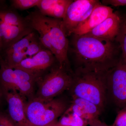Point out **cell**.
<instances>
[{"label": "cell", "mask_w": 126, "mask_h": 126, "mask_svg": "<svg viewBox=\"0 0 126 126\" xmlns=\"http://www.w3.org/2000/svg\"><path fill=\"white\" fill-rule=\"evenodd\" d=\"M68 52L73 55L75 71L106 73L119 62V45L87 34H73Z\"/></svg>", "instance_id": "1"}, {"label": "cell", "mask_w": 126, "mask_h": 126, "mask_svg": "<svg viewBox=\"0 0 126 126\" xmlns=\"http://www.w3.org/2000/svg\"><path fill=\"white\" fill-rule=\"evenodd\" d=\"M107 73L75 71L69 89L72 97L87 100L97 106L103 111L108 97Z\"/></svg>", "instance_id": "2"}, {"label": "cell", "mask_w": 126, "mask_h": 126, "mask_svg": "<svg viewBox=\"0 0 126 126\" xmlns=\"http://www.w3.org/2000/svg\"><path fill=\"white\" fill-rule=\"evenodd\" d=\"M68 108L61 98L44 101L33 97L25 102V110L31 126H45L57 120Z\"/></svg>", "instance_id": "3"}, {"label": "cell", "mask_w": 126, "mask_h": 126, "mask_svg": "<svg viewBox=\"0 0 126 126\" xmlns=\"http://www.w3.org/2000/svg\"><path fill=\"white\" fill-rule=\"evenodd\" d=\"M38 79L25 70L10 67L0 58V87L4 94L16 91L24 98L32 99L34 96L35 85Z\"/></svg>", "instance_id": "4"}, {"label": "cell", "mask_w": 126, "mask_h": 126, "mask_svg": "<svg viewBox=\"0 0 126 126\" xmlns=\"http://www.w3.org/2000/svg\"><path fill=\"white\" fill-rule=\"evenodd\" d=\"M73 73L71 70L59 65L52 67L47 73L37 80L38 90L34 97L47 101L69 90L73 82Z\"/></svg>", "instance_id": "5"}, {"label": "cell", "mask_w": 126, "mask_h": 126, "mask_svg": "<svg viewBox=\"0 0 126 126\" xmlns=\"http://www.w3.org/2000/svg\"><path fill=\"white\" fill-rule=\"evenodd\" d=\"M49 31L52 53L59 65L71 70L68 58L69 42L61 19L46 16Z\"/></svg>", "instance_id": "6"}, {"label": "cell", "mask_w": 126, "mask_h": 126, "mask_svg": "<svg viewBox=\"0 0 126 126\" xmlns=\"http://www.w3.org/2000/svg\"><path fill=\"white\" fill-rule=\"evenodd\" d=\"M108 97L121 109L126 106V63L122 57L107 73Z\"/></svg>", "instance_id": "7"}, {"label": "cell", "mask_w": 126, "mask_h": 126, "mask_svg": "<svg viewBox=\"0 0 126 126\" xmlns=\"http://www.w3.org/2000/svg\"><path fill=\"white\" fill-rule=\"evenodd\" d=\"M99 2L96 0H75L68 7L62 22L67 36H71L75 30L90 15Z\"/></svg>", "instance_id": "8"}, {"label": "cell", "mask_w": 126, "mask_h": 126, "mask_svg": "<svg viewBox=\"0 0 126 126\" xmlns=\"http://www.w3.org/2000/svg\"><path fill=\"white\" fill-rule=\"evenodd\" d=\"M55 60L53 53L45 48L33 56L25 59L15 68L25 70L38 79L52 67Z\"/></svg>", "instance_id": "9"}, {"label": "cell", "mask_w": 126, "mask_h": 126, "mask_svg": "<svg viewBox=\"0 0 126 126\" xmlns=\"http://www.w3.org/2000/svg\"><path fill=\"white\" fill-rule=\"evenodd\" d=\"M4 94L7 105L6 112L16 126H31L25 112L24 98L16 91H9Z\"/></svg>", "instance_id": "10"}, {"label": "cell", "mask_w": 126, "mask_h": 126, "mask_svg": "<svg viewBox=\"0 0 126 126\" xmlns=\"http://www.w3.org/2000/svg\"><path fill=\"white\" fill-rule=\"evenodd\" d=\"M36 36L33 31L12 44L5 50L4 58H1L9 67L15 68L27 58L26 52L27 47Z\"/></svg>", "instance_id": "11"}, {"label": "cell", "mask_w": 126, "mask_h": 126, "mask_svg": "<svg viewBox=\"0 0 126 126\" xmlns=\"http://www.w3.org/2000/svg\"><path fill=\"white\" fill-rule=\"evenodd\" d=\"M113 13L112 8L103 5L99 1L95 6L90 15L84 22L77 27L73 34L82 35L88 33Z\"/></svg>", "instance_id": "12"}, {"label": "cell", "mask_w": 126, "mask_h": 126, "mask_svg": "<svg viewBox=\"0 0 126 126\" xmlns=\"http://www.w3.org/2000/svg\"><path fill=\"white\" fill-rule=\"evenodd\" d=\"M121 22V16L118 13L113 12L103 22L86 34L114 41L119 32Z\"/></svg>", "instance_id": "13"}, {"label": "cell", "mask_w": 126, "mask_h": 126, "mask_svg": "<svg viewBox=\"0 0 126 126\" xmlns=\"http://www.w3.org/2000/svg\"><path fill=\"white\" fill-rule=\"evenodd\" d=\"M33 31L29 25H12L0 21V45L1 50L5 49Z\"/></svg>", "instance_id": "14"}, {"label": "cell", "mask_w": 126, "mask_h": 126, "mask_svg": "<svg viewBox=\"0 0 126 126\" xmlns=\"http://www.w3.org/2000/svg\"><path fill=\"white\" fill-rule=\"evenodd\" d=\"M25 19L30 27L38 32L39 35V39L44 47L52 53L50 43L49 31L45 16L41 14L38 10L31 12Z\"/></svg>", "instance_id": "15"}, {"label": "cell", "mask_w": 126, "mask_h": 126, "mask_svg": "<svg viewBox=\"0 0 126 126\" xmlns=\"http://www.w3.org/2000/svg\"><path fill=\"white\" fill-rule=\"evenodd\" d=\"M73 1L72 0H41L37 7L43 15L62 19Z\"/></svg>", "instance_id": "16"}, {"label": "cell", "mask_w": 126, "mask_h": 126, "mask_svg": "<svg viewBox=\"0 0 126 126\" xmlns=\"http://www.w3.org/2000/svg\"><path fill=\"white\" fill-rule=\"evenodd\" d=\"M72 103L80 107L90 117V120L99 117L102 112L94 104L79 98L72 97Z\"/></svg>", "instance_id": "17"}, {"label": "cell", "mask_w": 126, "mask_h": 126, "mask_svg": "<svg viewBox=\"0 0 126 126\" xmlns=\"http://www.w3.org/2000/svg\"><path fill=\"white\" fill-rule=\"evenodd\" d=\"M0 21L7 24L15 26L28 25L25 19L16 12L8 10H0Z\"/></svg>", "instance_id": "18"}, {"label": "cell", "mask_w": 126, "mask_h": 126, "mask_svg": "<svg viewBox=\"0 0 126 126\" xmlns=\"http://www.w3.org/2000/svg\"><path fill=\"white\" fill-rule=\"evenodd\" d=\"M119 45L122 52V57L126 61V15L121 17L119 32L115 39Z\"/></svg>", "instance_id": "19"}, {"label": "cell", "mask_w": 126, "mask_h": 126, "mask_svg": "<svg viewBox=\"0 0 126 126\" xmlns=\"http://www.w3.org/2000/svg\"><path fill=\"white\" fill-rule=\"evenodd\" d=\"M41 0H12L11 1L12 7L15 9L25 10L37 6Z\"/></svg>", "instance_id": "20"}, {"label": "cell", "mask_w": 126, "mask_h": 126, "mask_svg": "<svg viewBox=\"0 0 126 126\" xmlns=\"http://www.w3.org/2000/svg\"><path fill=\"white\" fill-rule=\"evenodd\" d=\"M45 48L40 40L39 37L38 38L36 36L27 47L26 52V57L27 58L32 57Z\"/></svg>", "instance_id": "21"}, {"label": "cell", "mask_w": 126, "mask_h": 126, "mask_svg": "<svg viewBox=\"0 0 126 126\" xmlns=\"http://www.w3.org/2000/svg\"><path fill=\"white\" fill-rule=\"evenodd\" d=\"M112 126H126V106L118 112Z\"/></svg>", "instance_id": "22"}, {"label": "cell", "mask_w": 126, "mask_h": 126, "mask_svg": "<svg viewBox=\"0 0 126 126\" xmlns=\"http://www.w3.org/2000/svg\"><path fill=\"white\" fill-rule=\"evenodd\" d=\"M0 126H16L6 111L0 110Z\"/></svg>", "instance_id": "23"}, {"label": "cell", "mask_w": 126, "mask_h": 126, "mask_svg": "<svg viewBox=\"0 0 126 126\" xmlns=\"http://www.w3.org/2000/svg\"><path fill=\"white\" fill-rule=\"evenodd\" d=\"M70 113L72 117V126H86L88 125L89 122L87 120L73 113Z\"/></svg>", "instance_id": "24"}, {"label": "cell", "mask_w": 126, "mask_h": 126, "mask_svg": "<svg viewBox=\"0 0 126 126\" xmlns=\"http://www.w3.org/2000/svg\"><path fill=\"white\" fill-rule=\"evenodd\" d=\"M102 4L107 6L111 5L115 7L120 6H126V0H103Z\"/></svg>", "instance_id": "25"}, {"label": "cell", "mask_w": 126, "mask_h": 126, "mask_svg": "<svg viewBox=\"0 0 126 126\" xmlns=\"http://www.w3.org/2000/svg\"><path fill=\"white\" fill-rule=\"evenodd\" d=\"M88 125L90 126H112L108 125L105 123L100 121L98 118H94L89 121Z\"/></svg>", "instance_id": "26"}, {"label": "cell", "mask_w": 126, "mask_h": 126, "mask_svg": "<svg viewBox=\"0 0 126 126\" xmlns=\"http://www.w3.org/2000/svg\"><path fill=\"white\" fill-rule=\"evenodd\" d=\"M5 103H6V102L5 99L4 94L0 87V110H2L1 108Z\"/></svg>", "instance_id": "27"}, {"label": "cell", "mask_w": 126, "mask_h": 126, "mask_svg": "<svg viewBox=\"0 0 126 126\" xmlns=\"http://www.w3.org/2000/svg\"><path fill=\"white\" fill-rule=\"evenodd\" d=\"M58 120H56L55 121L45 126H58Z\"/></svg>", "instance_id": "28"}, {"label": "cell", "mask_w": 126, "mask_h": 126, "mask_svg": "<svg viewBox=\"0 0 126 126\" xmlns=\"http://www.w3.org/2000/svg\"><path fill=\"white\" fill-rule=\"evenodd\" d=\"M1 50V48L0 45V51Z\"/></svg>", "instance_id": "29"}, {"label": "cell", "mask_w": 126, "mask_h": 126, "mask_svg": "<svg viewBox=\"0 0 126 126\" xmlns=\"http://www.w3.org/2000/svg\"><path fill=\"white\" fill-rule=\"evenodd\" d=\"M125 61V62H126V61Z\"/></svg>", "instance_id": "30"}]
</instances>
